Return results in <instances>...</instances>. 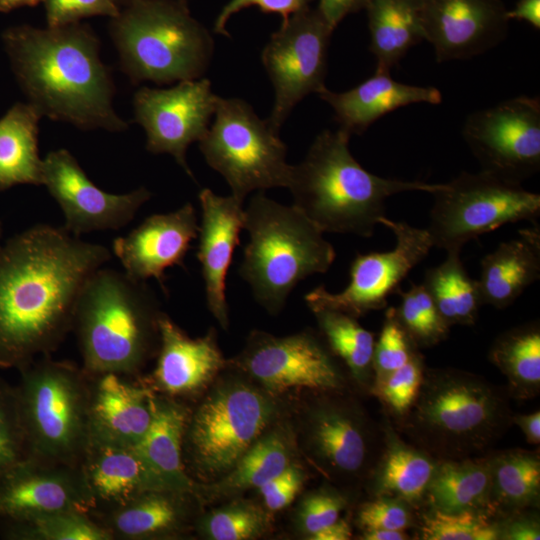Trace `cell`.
Wrapping results in <instances>:
<instances>
[{
  "instance_id": "cell-31",
  "label": "cell",
  "mask_w": 540,
  "mask_h": 540,
  "mask_svg": "<svg viewBox=\"0 0 540 540\" xmlns=\"http://www.w3.org/2000/svg\"><path fill=\"white\" fill-rule=\"evenodd\" d=\"M41 117L30 103L17 102L0 118V191L19 184L42 185Z\"/></svg>"
},
{
  "instance_id": "cell-39",
  "label": "cell",
  "mask_w": 540,
  "mask_h": 540,
  "mask_svg": "<svg viewBox=\"0 0 540 540\" xmlns=\"http://www.w3.org/2000/svg\"><path fill=\"white\" fill-rule=\"evenodd\" d=\"M0 536L7 540H113L88 513L71 511L1 519Z\"/></svg>"
},
{
  "instance_id": "cell-46",
  "label": "cell",
  "mask_w": 540,
  "mask_h": 540,
  "mask_svg": "<svg viewBox=\"0 0 540 540\" xmlns=\"http://www.w3.org/2000/svg\"><path fill=\"white\" fill-rule=\"evenodd\" d=\"M346 505L345 497L334 490L321 489L308 494L298 510L297 520L300 530L308 539L339 519Z\"/></svg>"
},
{
  "instance_id": "cell-30",
  "label": "cell",
  "mask_w": 540,
  "mask_h": 540,
  "mask_svg": "<svg viewBox=\"0 0 540 540\" xmlns=\"http://www.w3.org/2000/svg\"><path fill=\"white\" fill-rule=\"evenodd\" d=\"M384 444L370 475L374 497H390L416 505L425 498L437 460L404 442L390 425L383 428Z\"/></svg>"
},
{
  "instance_id": "cell-42",
  "label": "cell",
  "mask_w": 540,
  "mask_h": 540,
  "mask_svg": "<svg viewBox=\"0 0 540 540\" xmlns=\"http://www.w3.org/2000/svg\"><path fill=\"white\" fill-rule=\"evenodd\" d=\"M485 511L441 512L431 510L423 516L421 539L424 540H498L499 523Z\"/></svg>"
},
{
  "instance_id": "cell-37",
  "label": "cell",
  "mask_w": 540,
  "mask_h": 540,
  "mask_svg": "<svg viewBox=\"0 0 540 540\" xmlns=\"http://www.w3.org/2000/svg\"><path fill=\"white\" fill-rule=\"evenodd\" d=\"M291 441L282 429L259 437L218 483L207 487L209 495H230L260 488L291 464Z\"/></svg>"
},
{
  "instance_id": "cell-23",
  "label": "cell",
  "mask_w": 540,
  "mask_h": 540,
  "mask_svg": "<svg viewBox=\"0 0 540 540\" xmlns=\"http://www.w3.org/2000/svg\"><path fill=\"white\" fill-rule=\"evenodd\" d=\"M159 331L155 368L149 379L142 381L155 393L173 399L195 395L226 366L214 329L191 338L163 313Z\"/></svg>"
},
{
  "instance_id": "cell-7",
  "label": "cell",
  "mask_w": 540,
  "mask_h": 540,
  "mask_svg": "<svg viewBox=\"0 0 540 540\" xmlns=\"http://www.w3.org/2000/svg\"><path fill=\"white\" fill-rule=\"evenodd\" d=\"M112 19L122 68L135 83L199 79L211 62L214 41L184 1L130 0Z\"/></svg>"
},
{
  "instance_id": "cell-57",
  "label": "cell",
  "mask_w": 540,
  "mask_h": 540,
  "mask_svg": "<svg viewBox=\"0 0 540 540\" xmlns=\"http://www.w3.org/2000/svg\"><path fill=\"white\" fill-rule=\"evenodd\" d=\"M45 0H0V12H9L23 6H36Z\"/></svg>"
},
{
  "instance_id": "cell-8",
  "label": "cell",
  "mask_w": 540,
  "mask_h": 540,
  "mask_svg": "<svg viewBox=\"0 0 540 540\" xmlns=\"http://www.w3.org/2000/svg\"><path fill=\"white\" fill-rule=\"evenodd\" d=\"M16 385L26 458L78 467L90 441V375L70 361L41 356L19 369Z\"/></svg>"
},
{
  "instance_id": "cell-34",
  "label": "cell",
  "mask_w": 540,
  "mask_h": 540,
  "mask_svg": "<svg viewBox=\"0 0 540 540\" xmlns=\"http://www.w3.org/2000/svg\"><path fill=\"white\" fill-rule=\"evenodd\" d=\"M491 513L522 512L540 497V457L536 451L509 449L488 454Z\"/></svg>"
},
{
  "instance_id": "cell-36",
  "label": "cell",
  "mask_w": 540,
  "mask_h": 540,
  "mask_svg": "<svg viewBox=\"0 0 540 540\" xmlns=\"http://www.w3.org/2000/svg\"><path fill=\"white\" fill-rule=\"evenodd\" d=\"M460 253L447 252L441 264L426 270L422 283L450 327L473 325L483 305L478 281L469 276Z\"/></svg>"
},
{
  "instance_id": "cell-55",
  "label": "cell",
  "mask_w": 540,
  "mask_h": 540,
  "mask_svg": "<svg viewBox=\"0 0 540 540\" xmlns=\"http://www.w3.org/2000/svg\"><path fill=\"white\" fill-rule=\"evenodd\" d=\"M352 536L351 527L344 519H337L332 524L319 530L308 539L310 540H348Z\"/></svg>"
},
{
  "instance_id": "cell-15",
  "label": "cell",
  "mask_w": 540,
  "mask_h": 540,
  "mask_svg": "<svg viewBox=\"0 0 540 540\" xmlns=\"http://www.w3.org/2000/svg\"><path fill=\"white\" fill-rule=\"evenodd\" d=\"M218 97L206 78L180 81L167 89L141 87L134 94L133 107L135 121L146 133V149L170 154L194 178L186 151L207 132Z\"/></svg>"
},
{
  "instance_id": "cell-52",
  "label": "cell",
  "mask_w": 540,
  "mask_h": 540,
  "mask_svg": "<svg viewBox=\"0 0 540 540\" xmlns=\"http://www.w3.org/2000/svg\"><path fill=\"white\" fill-rule=\"evenodd\" d=\"M368 0H319L317 10L333 29L349 14L364 9Z\"/></svg>"
},
{
  "instance_id": "cell-16",
  "label": "cell",
  "mask_w": 540,
  "mask_h": 540,
  "mask_svg": "<svg viewBox=\"0 0 540 540\" xmlns=\"http://www.w3.org/2000/svg\"><path fill=\"white\" fill-rule=\"evenodd\" d=\"M235 363L266 390L336 391L344 377L326 342L311 331L276 337L253 332Z\"/></svg>"
},
{
  "instance_id": "cell-32",
  "label": "cell",
  "mask_w": 540,
  "mask_h": 540,
  "mask_svg": "<svg viewBox=\"0 0 540 540\" xmlns=\"http://www.w3.org/2000/svg\"><path fill=\"white\" fill-rule=\"evenodd\" d=\"M491 471L488 454L437 460L425 498L431 510L485 511L490 514Z\"/></svg>"
},
{
  "instance_id": "cell-5",
  "label": "cell",
  "mask_w": 540,
  "mask_h": 540,
  "mask_svg": "<svg viewBox=\"0 0 540 540\" xmlns=\"http://www.w3.org/2000/svg\"><path fill=\"white\" fill-rule=\"evenodd\" d=\"M508 392L455 368H425L418 396L402 417L414 445L436 460L482 456L507 430Z\"/></svg>"
},
{
  "instance_id": "cell-19",
  "label": "cell",
  "mask_w": 540,
  "mask_h": 540,
  "mask_svg": "<svg viewBox=\"0 0 540 540\" xmlns=\"http://www.w3.org/2000/svg\"><path fill=\"white\" fill-rule=\"evenodd\" d=\"M94 507L79 467L26 458L0 477V520Z\"/></svg>"
},
{
  "instance_id": "cell-24",
  "label": "cell",
  "mask_w": 540,
  "mask_h": 540,
  "mask_svg": "<svg viewBox=\"0 0 540 540\" xmlns=\"http://www.w3.org/2000/svg\"><path fill=\"white\" fill-rule=\"evenodd\" d=\"M127 378L115 373L90 376V441L133 448L147 432L155 392Z\"/></svg>"
},
{
  "instance_id": "cell-56",
  "label": "cell",
  "mask_w": 540,
  "mask_h": 540,
  "mask_svg": "<svg viewBox=\"0 0 540 540\" xmlns=\"http://www.w3.org/2000/svg\"><path fill=\"white\" fill-rule=\"evenodd\" d=\"M362 539L365 540H407L409 535L403 530L370 529L364 530Z\"/></svg>"
},
{
  "instance_id": "cell-17",
  "label": "cell",
  "mask_w": 540,
  "mask_h": 540,
  "mask_svg": "<svg viewBox=\"0 0 540 540\" xmlns=\"http://www.w3.org/2000/svg\"><path fill=\"white\" fill-rule=\"evenodd\" d=\"M42 185L61 208L63 227L77 237L123 228L152 195L146 187L125 194L103 191L66 149L51 151L43 159Z\"/></svg>"
},
{
  "instance_id": "cell-54",
  "label": "cell",
  "mask_w": 540,
  "mask_h": 540,
  "mask_svg": "<svg viewBox=\"0 0 540 540\" xmlns=\"http://www.w3.org/2000/svg\"><path fill=\"white\" fill-rule=\"evenodd\" d=\"M511 422L523 432L526 441L531 445L540 443V412L512 415Z\"/></svg>"
},
{
  "instance_id": "cell-26",
  "label": "cell",
  "mask_w": 540,
  "mask_h": 540,
  "mask_svg": "<svg viewBox=\"0 0 540 540\" xmlns=\"http://www.w3.org/2000/svg\"><path fill=\"white\" fill-rule=\"evenodd\" d=\"M317 94L332 107L339 128L350 136L363 133L373 122L403 106L442 101L437 88L401 83L391 78L390 72L380 70L348 91L333 92L325 87Z\"/></svg>"
},
{
  "instance_id": "cell-12",
  "label": "cell",
  "mask_w": 540,
  "mask_h": 540,
  "mask_svg": "<svg viewBox=\"0 0 540 540\" xmlns=\"http://www.w3.org/2000/svg\"><path fill=\"white\" fill-rule=\"evenodd\" d=\"M333 31L317 8H307L282 21L265 45L261 60L275 91L267 121L275 130H280L297 103L326 87Z\"/></svg>"
},
{
  "instance_id": "cell-59",
  "label": "cell",
  "mask_w": 540,
  "mask_h": 540,
  "mask_svg": "<svg viewBox=\"0 0 540 540\" xmlns=\"http://www.w3.org/2000/svg\"><path fill=\"white\" fill-rule=\"evenodd\" d=\"M114 1L117 2V1H123V0H114ZM128 1H130V0H128ZM181 1H184V0H181Z\"/></svg>"
},
{
  "instance_id": "cell-18",
  "label": "cell",
  "mask_w": 540,
  "mask_h": 540,
  "mask_svg": "<svg viewBox=\"0 0 540 540\" xmlns=\"http://www.w3.org/2000/svg\"><path fill=\"white\" fill-rule=\"evenodd\" d=\"M424 40L438 62L468 59L502 41L509 19L500 0H420Z\"/></svg>"
},
{
  "instance_id": "cell-2",
  "label": "cell",
  "mask_w": 540,
  "mask_h": 540,
  "mask_svg": "<svg viewBox=\"0 0 540 540\" xmlns=\"http://www.w3.org/2000/svg\"><path fill=\"white\" fill-rule=\"evenodd\" d=\"M2 41L28 103L42 116L82 130L127 128L112 105V77L89 26H13L4 30Z\"/></svg>"
},
{
  "instance_id": "cell-40",
  "label": "cell",
  "mask_w": 540,
  "mask_h": 540,
  "mask_svg": "<svg viewBox=\"0 0 540 540\" xmlns=\"http://www.w3.org/2000/svg\"><path fill=\"white\" fill-rule=\"evenodd\" d=\"M396 294L401 298L394 307L396 317L417 348L434 346L448 337L450 326L423 284L411 283L408 290L399 288Z\"/></svg>"
},
{
  "instance_id": "cell-4",
  "label": "cell",
  "mask_w": 540,
  "mask_h": 540,
  "mask_svg": "<svg viewBox=\"0 0 540 540\" xmlns=\"http://www.w3.org/2000/svg\"><path fill=\"white\" fill-rule=\"evenodd\" d=\"M163 313L147 282L98 268L85 281L73 316L82 368L90 376L136 375L158 352Z\"/></svg>"
},
{
  "instance_id": "cell-9",
  "label": "cell",
  "mask_w": 540,
  "mask_h": 540,
  "mask_svg": "<svg viewBox=\"0 0 540 540\" xmlns=\"http://www.w3.org/2000/svg\"><path fill=\"white\" fill-rule=\"evenodd\" d=\"M199 148L207 164L227 182L231 195L245 200L253 191L287 188L292 166L287 146L251 105L239 98L218 97L214 121Z\"/></svg>"
},
{
  "instance_id": "cell-22",
  "label": "cell",
  "mask_w": 540,
  "mask_h": 540,
  "mask_svg": "<svg viewBox=\"0 0 540 540\" xmlns=\"http://www.w3.org/2000/svg\"><path fill=\"white\" fill-rule=\"evenodd\" d=\"M201 222L198 230L197 259L201 265L206 304L220 326H229L226 278L235 248L244 229L243 201L220 196L209 188L198 195Z\"/></svg>"
},
{
  "instance_id": "cell-10",
  "label": "cell",
  "mask_w": 540,
  "mask_h": 540,
  "mask_svg": "<svg viewBox=\"0 0 540 540\" xmlns=\"http://www.w3.org/2000/svg\"><path fill=\"white\" fill-rule=\"evenodd\" d=\"M427 231L433 247L460 251L470 240L499 227L540 216V195L491 173L462 172L432 193Z\"/></svg>"
},
{
  "instance_id": "cell-47",
  "label": "cell",
  "mask_w": 540,
  "mask_h": 540,
  "mask_svg": "<svg viewBox=\"0 0 540 540\" xmlns=\"http://www.w3.org/2000/svg\"><path fill=\"white\" fill-rule=\"evenodd\" d=\"M409 504L390 497H375L364 503L358 512V522L363 530L408 529L413 522Z\"/></svg>"
},
{
  "instance_id": "cell-45",
  "label": "cell",
  "mask_w": 540,
  "mask_h": 540,
  "mask_svg": "<svg viewBox=\"0 0 540 540\" xmlns=\"http://www.w3.org/2000/svg\"><path fill=\"white\" fill-rule=\"evenodd\" d=\"M417 351L400 325L394 307L387 308L381 331L375 339L372 385L407 363Z\"/></svg>"
},
{
  "instance_id": "cell-53",
  "label": "cell",
  "mask_w": 540,
  "mask_h": 540,
  "mask_svg": "<svg viewBox=\"0 0 540 540\" xmlns=\"http://www.w3.org/2000/svg\"><path fill=\"white\" fill-rule=\"evenodd\" d=\"M509 20L525 21L540 29V0H518L513 10L507 11Z\"/></svg>"
},
{
  "instance_id": "cell-27",
  "label": "cell",
  "mask_w": 540,
  "mask_h": 540,
  "mask_svg": "<svg viewBox=\"0 0 540 540\" xmlns=\"http://www.w3.org/2000/svg\"><path fill=\"white\" fill-rule=\"evenodd\" d=\"M78 467L94 509L121 504L148 490L168 489L132 447L89 441Z\"/></svg>"
},
{
  "instance_id": "cell-43",
  "label": "cell",
  "mask_w": 540,
  "mask_h": 540,
  "mask_svg": "<svg viewBox=\"0 0 540 540\" xmlns=\"http://www.w3.org/2000/svg\"><path fill=\"white\" fill-rule=\"evenodd\" d=\"M425 366L419 351L400 368L371 387L390 412L402 418L414 404L424 377Z\"/></svg>"
},
{
  "instance_id": "cell-28",
  "label": "cell",
  "mask_w": 540,
  "mask_h": 540,
  "mask_svg": "<svg viewBox=\"0 0 540 540\" xmlns=\"http://www.w3.org/2000/svg\"><path fill=\"white\" fill-rule=\"evenodd\" d=\"M480 268L477 281L482 303L497 309L512 305L540 278V228L536 222L486 254Z\"/></svg>"
},
{
  "instance_id": "cell-25",
  "label": "cell",
  "mask_w": 540,
  "mask_h": 540,
  "mask_svg": "<svg viewBox=\"0 0 540 540\" xmlns=\"http://www.w3.org/2000/svg\"><path fill=\"white\" fill-rule=\"evenodd\" d=\"M191 492L148 490L115 506L93 509L89 515L113 540H145L179 536L190 519Z\"/></svg>"
},
{
  "instance_id": "cell-29",
  "label": "cell",
  "mask_w": 540,
  "mask_h": 540,
  "mask_svg": "<svg viewBox=\"0 0 540 540\" xmlns=\"http://www.w3.org/2000/svg\"><path fill=\"white\" fill-rule=\"evenodd\" d=\"M189 415L177 400L155 393L150 426L133 448L168 489L195 494L197 484L189 476L183 458Z\"/></svg>"
},
{
  "instance_id": "cell-11",
  "label": "cell",
  "mask_w": 540,
  "mask_h": 540,
  "mask_svg": "<svg viewBox=\"0 0 540 540\" xmlns=\"http://www.w3.org/2000/svg\"><path fill=\"white\" fill-rule=\"evenodd\" d=\"M276 406L259 389L228 383L209 393L190 413L183 458L201 475L226 474L261 437Z\"/></svg>"
},
{
  "instance_id": "cell-41",
  "label": "cell",
  "mask_w": 540,
  "mask_h": 540,
  "mask_svg": "<svg viewBox=\"0 0 540 540\" xmlns=\"http://www.w3.org/2000/svg\"><path fill=\"white\" fill-rule=\"evenodd\" d=\"M268 525V515L260 506L236 501L203 516L198 530L211 540H249L260 537Z\"/></svg>"
},
{
  "instance_id": "cell-20",
  "label": "cell",
  "mask_w": 540,
  "mask_h": 540,
  "mask_svg": "<svg viewBox=\"0 0 540 540\" xmlns=\"http://www.w3.org/2000/svg\"><path fill=\"white\" fill-rule=\"evenodd\" d=\"M198 230L195 208L188 202L175 211L151 215L127 235L115 238L112 252L127 275L145 282L155 279L167 293L165 271L184 265Z\"/></svg>"
},
{
  "instance_id": "cell-49",
  "label": "cell",
  "mask_w": 540,
  "mask_h": 540,
  "mask_svg": "<svg viewBox=\"0 0 540 540\" xmlns=\"http://www.w3.org/2000/svg\"><path fill=\"white\" fill-rule=\"evenodd\" d=\"M312 0H230L220 11L214 23V32L229 36L226 25L229 19L242 9L257 6L265 13H275L282 16L283 21L291 15L309 7Z\"/></svg>"
},
{
  "instance_id": "cell-1",
  "label": "cell",
  "mask_w": 540,
  "mask_h": 540,
  "mask_svg": "<svg viewBox=\"0 0 540 540\" xmlns=\"http://www.w3.org/2000/svg\"><path fill=\"white\" fill-rule=\"evenodd\" d=\"M112 258L104 245L37 224L0 245V368L51 355L72 331L79 293Z\"/></svg>"
},
{
  "instance_id": "cell-33",
  "label": "cell",
  "mask_w": 540,
  "mask_h": 540,
  "mask_svg": "<svg viewBox=\"0 0 540 540\" xmlns=\"http://www.w3.org/2000/svg\"><path fill=\"white\" fill-rule=\"evenodd\" d=\"M364 9L376 70L390 72L411 47L424 40L420 0H368Z\"/></svg>"
},
{
  "instance_id": "cell-58",
  "label": "cell",
  "mask_w": 540,
  "mask_h": 540,
  "mask_svg": "<svg viewBox=\"0 0 540 540\" xmlns=\"http://www.w3.org/2000/svg\"><path fill=\"white\" fill-rule=\"evenodd\" d=\"M2 233H3V228H2V222L0 220V241H1V238H2ZM1 245V243H0Z\"/></svg>"
},
{
  "instance_id": "cell-21",
  "label": "cell",
  "mask_w": 540,
  "mask_h": 540,
  "mask_svg": "<svg viewBox=\"0 0 540 540\" xmlns=\"http://www.w3.org/2000/svg\"><path fill=\"white\" fill-rule=\"evenodd\" d=\"M383 437L379 438L362 412L345 404L326 402L310 415V450L330 474L355 477L369 471L371 475L383 448Z\"/></svg>"
},
{
  "instance_id": "cell-3",
  "label": "cell",
  "mask_w": 540,
  "mask_h": 540,
  "mask_svg": "<svg viewBox=\"0 0 540 540\" xmlns=\"http://www.w3.org/2000/svg\"><path fill=\"white\" fill-rule=\"evenodd\" d=\"M350 135L338 128L317 135L304 159L292 166L288 189L293 206L323 233L369 238L385 215V202L395 194H432L441 183L404 181L377 176L356 161Z\"/></svg>"
},
{
  "instance_id": "cell-6",
  "label": "cell",
  "mask_w": 540,
  "mask_h": 540,
  "mask_svg": "<svg viewBox=\"0 0 540 540\" xmlns=\"http://www.w3.org/2000/svg\"><path fill=\"white\" fill-rule=\"evenodd\" d=\"M249 242L239 266L240 277L255 300L278 314L294 288L307 277L326 273L336 258L324 233L295 206L253 195L244 208Z\"/></svg>"
},
{
  "instance_id": "cell-38",
  "label": "cell",
  "mask_w": 540,
  "mask_h": 540,
  "mask_svg": "<svg viewBox=\"0 0 540 540\" xmlns=\"http://www.w3.org/2000/svg\"><path fill=\"white\" fill-rule=\"evenodd\" d=\"M324 341L335 357L343 361L351 376L359 383L373 382L375 337L357 318L341 311L319 308L311 310Z\"/></svg>"
},
{
  "instance_id": "cell-51",
  "label": "cell",
  "mask_w": 540,
  "mask_h": 540,
  "mask_svg": "<svg viewBox=\"0 0 540 540\" xmlns=\"http://www.w3.org/2000/svg\"><path fill=\"white\" fill-rule=\"evenodd\" d=\"M520 513L521 512L510 514L509 519L504 523L499 524L500 539L539 540L540 525L538 519Z\"/></svg>"
},
{
  "instance_id": "cell-44",
  "label": "cell",
  "mask_w": 540,
  "mask_h": 540,
  "mask_svg": "<svg viewBox=\"0 0 540 540\" xmlns=\"http://www.w3.org/2000/svg\"><path fill=\"white\" fill-rule=\"evenodd\" d=\"M25 459L26 441L16 387L0 377V477Z\"/></svg>"
},
{
  "instance_id": "cell-48",
  "label": "cell",
  "mask_w": 540,
  "mask_h": 540,
  "mask_svg": "<svg viewBox=\"0 0 540 540\" xmlns=\"http://www.w3.org/2000/svg\"><path fill=\"white\" fill-rule=\"evenodd\" d=\"M48 27H61L91 16L115 18L120 10L114 0H45Z\"/></svg>"
},
{
  "instance_id": "cell-35",
  "label": "cell",
  "mask_w": 540,
  "mask_h": 540,
  "mask_svg": "<svg viewBox=\"0 0 540 540\" xmlns=\"http://www.w3.org/2000/svg\"><path fill=\"white\" fill-rule=\"evenodd\" d=\"M488 358L507 378L509 396L519 400L534 398L540 390L538 321L499 335L490 347Z\"/></svg>"
},
{
  "instance_id": "cell-13",
  "label": "cell",
  "mask_w": 540,
  "mask_h": 540,
  "mask_svg": "<svg viewBox=\"0 0 540 540\" xmlns=\"http://www.w3.org/2000/svg\"><path fill=\"white\" fill-rule=\"evenodd\" d=\"M379 224L394 234V248L356 255L350 266V281L344 290L331 293L320 285L305 295L310 310L333 309L359 318L386 308L388 297L396 294L401 282L433 247L427 229L394 221L385 215L379 219Z\"/></svg>"
},
{
  "instance_id": "cell-14",
  "label": "cell",
  "mask_w": 540,
  "mask_h": 540,
  "mask_svg": "<svg viewBox=\"0 0 540 540\" xmlns=\"http://www.w3.org/2000/svg\"><path fill=\"white\" fill-rule=\"evenodd\" d=\"M463 137L482 171L522 183L540 169V101L518 96L469 115Z\"/></svg>"
},
{
  "instance_id": "cell-50",
  "label": "cell",
  "mask_w": 540,
  "mask_h": 540,
  "mask_svg": "<svg viewBox=\"0 0 540 540\" xmlns=\"http://www.w3.org/2000/svg\"><path fill=\"white\" fill-rule=\"evenodd\" d=\"M303 471L290 464L276 477L258 488L264 504L270 511H277L288 506L298 494L304 483Z\"/></svg>"
}]
</instances>
